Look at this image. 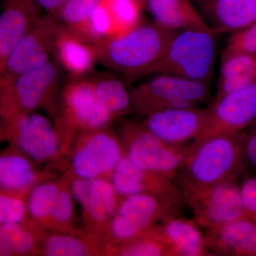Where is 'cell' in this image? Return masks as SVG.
<instances>
[{
	"mask_svg": "<svg viewBox=\"0 0 256 256\" xmlns=\"http://www.w3.org/2000/svg\"><path fill=\"white\" fill-rule=\"evenodd\" d=\"M176 31L142 20L129 31L96 44L98 62L116 73L142 76L161 58Z\"/></svg>",
	"mask_w": 256,
	"mask_h": 256,
	"instance_id": "obj_1",
	"label": "cell"
},
{
	"mask_svg": "<svg viewBox=\"0 0 256 256\" xmlns=\"http://www.w3.org/2000/svg\"><path fill=\"white\" fill-rule=\"evenodd\" d=\"M239 133L213 136L188 144L174 180L176 185L206 186L238 180L246 170Z\"/></svg>",
	"mask_w": 256,
	"mask_h": 256,
	"instance_id": "obj_2",
	"label": "cell"
},
{
	"mask_svg": "<svg viewBox=\"0 0 256 256\" xmlns=\"http://www.w3.org/2000/svg\"><path fill=\"white\" fill-rule=\"evenodd\" d=\"M63 87L62 68L54 60L14 78L6 77L0 118L8 120L43 110L54 120L60 110Z\"/></svg>",
	"mask_w": 256,
	"mask_h": 256,
	"instance_id": "obj_3",
	"label": "cell"
},
{
	"mask_svg": "<svg viewBox=\"0 0 256 256\" xmlns=\"http://www.w3.org/2000/svg\"><path fill=\"white\" fill-rule=\"evenodd\" d=\"M217 35L212 30L178 31L161 58L144 76L170 74L197 82H210L218 53Z\"/></svg>",
	"mask_w": 256,
	"mask_h": 256,
	"instance_id": "obj_4",
	"label": "cell"
},
{
	"mask_svg": "<svg viewBox=\"0 0 256 256\" xmlns=\"http://www.w3.org/2000/svg\"><path fill=\"white\" fill-rule=\"evenodd\" d=\"M184 200L140 194L122 197L100 238L102 256L173 216L180 215Z\"/></svg>",
	"mask_w": 256,
	"mask_h": 256,
	"instance_id": "obj_5",
	"label": "cell"
},
{
	"mask_svg": "<svg viewBox=\"0 0 256 256\" xmlns=\"http://www.w3.org/2000/svg\"><path fill=\"white\" fill-rule=\"evenodd\" d=\"M114 121L98 98L90 78L72 79L64 86L54 124L65 158L80 134L109 127Z\"/></svg>",
	"mask_w": 256,
	"mask_h": 256,
	"instance_id": "obj_6",
	"label": "cell"
},
{
	"mask_svg": "<svg viewBox=\"0 0 256 256\" xmlns=\"http://www.w3.org/2000/svg\"><path fill=\"white\" fill-rule=\"evenodd\" d=\"M126 156L118 134L109 127L82 133L76 138L62 164L70 178L110 180Z\"/></svg>",
	"mask_w": 256,
	"mask_h": 256,
	"instance_id": "obj_7",
	"label": "cell"
},
{
	"mask_svg": "<svg viewBox=\"0 0 256 256\" xmlns=\"http://www.w3.org/2000/svg\"><path fill=\"white\" fill-rule=\"evenodd\" d=\"M130 90L131 109L142 116L168 109L200 106L210 100V82H197L170 74H154Z\"/></svg>",
	"mask_w": 256,
	"mask_h": 256,
	"instance_id": "obj_8",
	"label": "cell"
},
{
	"mask_svg": "<svg viewBox=\"0 0 256 256\" xmlns=\"http://www.w3.org/2000/svg\"><path fill=\"white\" fill-rule=\"evenodd\" d=\"M2 120L4 141L38 164L54 166L62 173L65 156L54 124L48 118L35 111Z\"/></svg>",
	"mask_w": 256,
	"mask_h": 256,
	"instance_id": "obj_9",
	"label": "cell"
},
{
	"mask_svg": "<svg viewBox=\"0 0 256 256\" xmlns=\"http://www.w3.org/2000/svg\"><path fill=\"white\" fill-rule=\"evenodd\" d=\"M124 154L133 164L174 180L186 156L188 146L166 144L141 122L126 120L120 128Z\"/></svg>",
	"mask_w": 256,
	"mask_h": 256,
	"instance_id": "obj_10",
	"label": "cell"
},
{
	"mask_svg": "<svg viewBox=\"0 0 256 256\" xmlns=\"http://www.w3.org/2000/svg\"><path fill=\"white\" fill-rule=\"evenodd\" d=\"M178 188L200 228L210 230L242 218L237 180L206 186L182 184Z\"/></svg>",
	"mask_w": 256,
	"mask_h": 256,
	"instance_id": "obj_11",
	"label": "cell"
},
{
	"mask_svg": "<svg viewBox=\"0 0 256 256\" xmlns=\"http://www.w3.org/2000/svg\"><path fill=\"white\" fill-rule=\"evenodd\" d=\"M70 180L74 200L82 208V229L98 240L101 245L102 234L117 212L122 197L108 178Z\"/></svg>",
	"mask_w": 256,
	"mask_h": 256,
	"instance_id": "obj_12",
	"label": "cell"
},
{
	"mask_svg": "<svg viewBox=\"0 0 256 256\" xmlns=\"http://www.w3.org/2000/svg\"><path fill=\"white\" fill-rule=\"evenodd\" d=\"M208 108L206 126L195 141L242 132L256 118V80L239 90L212 100Z\"/></svg>",
	"mask_w": 256,
	"mask_h": 256,
	"instance_id": "obj_13",
	"label": "cell"
},
{
	"mask_svg": "<svg viewBox=\"0 0 256 256\" xmlns=\"http://www.w3.org/2000/svg\"><path fill=\"white\" fill-rule=\"evenodd\" d=\"M60 26V21L53 15L42 14L8 57L3 75L14 78L41 68L53 60L56 38Z\"/></svg>",
	"mask_w": 256,
	"mask_h": 256,
	"instance_id": "obj_14",
	"label": "cell"
},
{
	"mask_svg": "<svg viewBox=\"0 0 256 256\" xmlns=\"http://www.w3.org/2000/svg\"><path fill=\"white\" fill-rule=\"evenodd\" d=\"M208 116V108L192 106L153 112L144 116L141 124L166 144L188 146L203 132Z\"/></svg>",
	"mask_w": 256,
	"mask_h": 256,
	"instance_id": "obj_15",
	"label": "cell"
},
{
	"mask_svg": "<svg viewBox=\"0 0 256 256\" xmlns=\"http://www.w3.org/2000/svg\"><path fill=\"white\" fill-rule=\"evenodd\" d=\"M52 166H43L12 146L0 152V190L28 195L37 184L60 176Z\"/></svg>",
	"mask_w": 256,
	"mask_h": 256,
	"instance_id": "obj_16",
	"label": "cell"
},
{
	"mask_svg": "<svg viewBox=\"0 0 256 256\" xmlns=\"http://www.w3.org/2000/svg\"><path fill=\"white\" fill-rule=\"evenodd\" d=\"M110 181L122 198L150 194L184 200L180 188L172 178L138 168L126 156L111 175Z\"/></svg>",
	"mask_w": 256,
	"mask_h": 256,
	"instance_id": "obj_17",
	"label": "cell"
},
{
	"mask_svg": "<svg viewBox=\"0 0 256 256\" xmlns=\"http://www.w3.org/2000/svg\"><path fill=\"white\" fill-rule=\"evenodd\" d=\"M37 0H3L0 8V74L16 45L42 16Z\"/></svg>",
	"mask_w": 256,
	"mask_h": 256,
	"instance_id": "obj_18",
	"label": "cell"
},
{
	"mask_svg": "<svg viewBox=\"0 0 256 256\" xmlns=\"http://www.w3.org/2000/svg\"><path fill=\"white\" fill-rule=\"evenodd\" d=\"M150 229L164 246L168 256H212L206 246L204 234L194 220L173 216Z\"/></svg>",
	"mask_w": 256,
	"mask_h": 256,
	"instance_id": "obj_19",
	"label": "cell"
},
{
	"mask_svg": "<svg viewBox=\"0 0 256 256\" xmlns=\"http://www.w3.org/2000/svg\"><path fill=\"white\" fill-rule=\"evenodd\" d=\"M204 235L212 256H256V223L252 220L239 218Z\"/></svg>",
	"mask_w": 256,
	"mask_h": 256,
	"instance_id": "obj_20",
	"label": "cell"
},
{
	"mask_svg": "<svg viewBox=\"0 0 256 256\" xmlns=\"http://www.w3.org/2000/svg\"><path fill=\"white\" fill-rule=\"evenodd\" d=\"M54 56L62 70L72 79L84 78L98 62L96 44L86 41L62 24L56 38Z\"/></svg>",
	"mask_w": 256,
	"mask_h": 256,
	"instance_id": "obj_21",
	"label": "cell"
},
{
	"mask_svg": "<svg viewBox=\"0 0 256 256\" xmlns=\"http://www.w3.org/2000/svg\"><path fill=\"white\" fill-rule=\"evenodd\" d=\"M202 9L217 34L234 33L256 22V0H202Z\"/></svg>",
	"mask_w": 256,
	"mask_h": 256,
	"instance_id": "obj_22",
	"label": "cell"
},
{
	"mask_svg": "<svg viewBox=\"0 0 256 256\" xmlns=\"http://www.w3.org/2000/svg\"><path fill=\"white\" fill-rule=\"evenodd\" d=\"M144 6L152 15L154 21L173 31L212 30L190 0H150Z\"/></svg>",
	"mask_w": 256,
	"mask_h": 256,
	"instance_id": "obj_23",
	"label": "cell"
},
{
	"mask_svg": "<svg viewBox=\"0 0 256 256\" xmlns=\"http://www.w3.org/2000/svg\"><path fill=\"white\" fill-rule=\"evenodd\" d=\"M102 256L100 242L87 234L42 230L40 256Z\"/></svg>",
	"mask_w": 256,
	"mask_h": 256,
	"instance_id": "obj_24",
	"label": "cell"
},
{
	"mask_svg": "<svg viewBox=\"0 0 256 256\" xmlns=\"http://www.w3.org/2000/svg\"><path fill=\"white\" fill-rule=\"evenodd\" d=\"M30 220L0 225V256H40L42 230Z\"/></svg>",
	"mask_w": 256,
	"mask_h": 256,
	"instance_id": "obj_25",
	"label": "cell"
},
{
	"mask_svg": "<svg viewBox=\"0 0 256 256\" xmlns=\"http://www.w3.org/2000/svg\"><path fill=\"white\" fill-rule=\"evenodd\" d=\"M256 80V53L222 58L217 90L213 100L246 86Z\"/></svg>",
	"mask_w": 256,
	"mask_h": 256,
	"instance_id": "obj_26",
	"label": "cell"
},
{
	"mask_svg": "<svg viewBox=\"0 0 256 256\" xmlns=\"http://www.w3.org/2000/svg\"><path fill=\"white\" fill-rule=\"evenodd\" d=\"M64 182L63 174L37 184L26 198L28 220L45 230L50 229L52 212Z\"/></svg>",
	"mask_w": 256,
	"mask_h": 256,
	"instance_id": "obj_27",
	"label": "cell"
},
{
	"mask_svg": "<svg viewBox=\"0 0 256 256\" xmlns=\"http://www.w3.org/2000/svg\"><path fill=\"white\" fill-rule=\"evenodd\" d=\"M90 79L98 98L114 120L132 111L130 90L122 80L107 74Z\"/></svg>",
	"mask_w": 256,
	"mask_h": 256,
	"instance_id": "obj_28",
	"label": "cell"
},
{
	"mask_svg": "<svg viewBox=\"0 0 256 256\" xmlns=\"http://www.w3.org/2000/svg\"><path fill=\"white\" fill-rule=\"evenodd\" d=\"M105 6L111 28V36L132 30L142 21L144 5L139 0H101Z\"/></svg>",
	"mask_w": 256,
	"mask_h": 256,
	"instance_id": "obj_29",
	"label": "cell"
},
{
	"mask_svg": "<svg viewBox=\"0 0 256 256\" xmlns=\"http://www.w3.org/2000/svg\"><path fill=\"white\" fill-rule=\"evenodd\" d=\"M62 174L64 176V182L52 212L48 230L77 234L85 233L82 228H78L76 225L70 178L64 173Z\"/></svg>",
	"mask_w": 256,
	"mask_h": 256,
	"instance_id": "obj_30",
	"label": "cell"
},
{
	"mask_svg": "<svg viewBox=\"0 0 256 256\" xmlns=\"http://www.w3.org/2000/svg\"><path fill=\"white\" fill-rule=\"evenodd\" d=\"M99 0H66L57 14L60 24L86 40L88 24ZM88 42V41H87Z\"/></svg>",
	"mask_w": 256,
	"mask_h": 256,
	"instance_id": "obj_31",
	"label": "cell"
},
{
	"mask_svg": "<svg viewBox=\"0 0 256 256\" xmlns=\"http://www.w3.org/2000/svg\"><path fill=\"white\" fill-rule=\"evenodd\" d=\"M150 228L129 242L112 248L106 256H168L164 246Z\"/></svg>",
	"mask_w": 256,
	"mask_h": 256,
	"instance_id": "obj_32",
	"label": "cell"
},
{
	"mask_svg": "<svg viewBox=\"0 0 256 256\" xmlns=\"http://www.w3.org/2000/svg\"><path fill=\"white\" fill-rule=\"evenodd\" d=\"M26 198L28 195L0 190V225L28 220Z\"/></svg>",
	"mask_w": 256,
	"mask_h": 256,
	"instance_id": "obj_33",
	"label": "cell"
},
{
	"mask_svg": "<svg viewBox=\"0 0 256 256\" xmlns=\"http://www.w3.org/2000/svg\"><path fill=\"white\" fill-rule=\"evenodd\" d=\"M256 53V22L244 30L234 32L222 52V58L238 54Z\"/></svg>",
	"mask_w": 256,
	"mask_h": 256,
	"instance_id": "obj_34",
	"label": "cell"
},
{
	"mask_svg": "<svg viewBox=\"0 0 256 256\" xmlns=\"http://www.w3.org/2000/svg\"><path fill=\"white\" fill-rule=\"evenodd\" d=\"M242 218L256 223V174L248 176L239 184Z\"/></svg>",
	"mask_w": 256,
	"mask_h": 256,
	"instance_id": "obj_35",
	"label": "cell"
},
{
	"mask_svg": "<svg viewBox=\"0 0 256 256\" xmlns=\"http://www.w3.org/2000/svg\"><path fill=\"white\" fill-rule=\"evenodd\" d=\"M66 0H37L42 10L56 18L58 11Z\"/></svg>",
	"mask_w": 256,
	"mask_h": 256,
	"instance_id": "obj_36",
	"label": "cell"
},
{
	"mask_svg": "<svg viewBox=\"0 0 256 256\" xmlns=\"http://www.w3.org/2000/svg\"><path fill=\"white\" fill-rule=\"evenodd\" d=\"M5 82H6V77L3 74H0V107H1L2 100Z\"/></svg>",
	"mask_w": 256,
	"mask_h": 256,
	"instance_id": "obj_37",
	"label": "cell"
},
{
	"mask_svg": "<svg viewBox=\"0 0 256 256\" xmlns=\"http://www.w3.org/2000/svg\"><path fill=\"white\" fill-rule=\"evenodd\" d=\"M4 141V121L0 118V142Z\"/></svg>",
	"mask_w": 256,
	"mask_h": 256,
	"instance_id": "obj_38",
	"label": "cell"
},
{
	"mask_svg": "<svg viewBox=\"0 0 256 256\" xmlns=\"http://www.w3.org/2000/svg\"><path fill=\"white\" fill-rule=\"evenodd\" d=\"M139 1L141 2L143 4L146 5V3L149 2L150 0H139Z\"/></svg>",
	"mask_w": 256,
	"mask_h": 256,
	"instance_id": "obj_39",
	"label": "cell"
},
{
	"mask_svg": "<svg viewBox=\"0 0 256 256\" xmlns=\"http://www.w3.org/2000/svg\"><path fill=\"white\" fill-rule=\"evenodd\" d=\"M252 126H255V127H256V118L255 120H254V122H252Z\"/></svg>",
	"mask_w": 256,
	"mask_h": 256,
	"instance_id": "obj_40",
	"label": "cell"
}]
</instances>
